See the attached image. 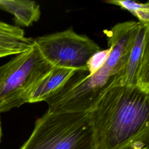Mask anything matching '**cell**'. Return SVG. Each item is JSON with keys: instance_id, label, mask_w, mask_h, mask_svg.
Instances as JSON below:
<instances>
[{"instance_id": "277c9868", "label": "cell", "mask_w": 149, "mask_h": 149, "mask_svg": "<svg viewBox=\"0 0 149 149\" xmlns=\"http://www.w3.org/2000/svg\"><path fill=\"white\" fill-rule=\"evenodd\" d=\"M118 77L106 62L93 74L87 70L74 73L45 101L47 111L53 113L91 112L109 88L117 86Z\"/></svg>"}, {"instance_id": "3957f363", "label": "cell", "mask_w": 149, "mask_h": 149, "mask_svg": "<svg viewBox=\"0 0 149 149\" xmlns=\"http://www.w3.org/2000/svg\"><path fill=\"white\" fill-rule=\"evenodd\" d=\"M36 44L0 66V114L29 103L38 83L52 68Z\"/></svg>"}, {"instance_id": "30bf717a", "label": "cell", "mask_w": 149, "mask_h": 149, "mask_svg": "<svg viewBox=\"0 0 149 149\" xmlns=\"http://www.w3.org/2000/svg\"><path fill=\"white\" fill-rule=\"evenodd\" d=\"M0 9L12 14L15 24L25 27L37 22L41 15L40 6L30 0H0Z\"/></svg>"}, {"instance_id": "52a82bcc", "label": "cell", "mask_w": 149, "mask_h": 149, "mask_svg": "<svg viewBox=\"0 0 149 149\" xmlns=\"http://www.w3.org/2000/svg\"><path fill=\"white\" fill-rule=\"evenodd\" d=\"M140 22L126 21L119 23L105 30L110 52L107 65L118 77V85L137 34Z\"/></svg>"}, {"instance_id": "8fae6325", "label": "cell", "mask_w": 149, "mask_h": 149, "mask_svg": "<svg viewBox=\"0 0 149 149\" xmlns=\"http://www.w3.org/2000/svg\"><path fill=\"white\" fill-rule=\"evenodd\" d=\"M105 2L126 10L139 19V22L149 24V2L140 3L131 0H108Z\"/></svg>"}, {"instance_id": "ba28073f", "label": "cell", "mask_w": 149, "mask_h": 149, "mask_svg": "<svg viewBox=\"0 0 149 149\" xmlns=\"http://www.w3.org/2000/svg\"><path fill=\"white\" fill-rule=\"evenodd\" d=\"M34 44V39L26 37L22 29L0 20V58L25 51Z\"/></svg>"}, {"instance_id": "7a4b0ae2", "label": "cell", "mask_w": 149, "mask_h": 149, "mask_svg": "<svg viewBox=\"0 0 149 149\" xmlns=\"http://www.w3.org/2000/svg\"><path fill=\"white\" fill-rule=\"evenodd\" d=\"M19 149H98L91 112L47 111Z\"/></svg>"}, {"instance_id": "9c48e42d", "label": "cell", "mask_w": 149, "mask_h": 149, "mask_svg": "<svg viewBox=\"0 0 149 149\" xmlns=\"http://www.w3.org/2000/svg\"><path fill=\"white\" fill-rule=\"evenodd\" d=\"M75 72L64 68H53L36 86L29 100V103L45 101L51 96Z\"/></svg>"}, {"instance_id": "4fadbf2b", "label": "cell", "mask_w": 149, "mask_h": 149, "mask_svg": "<svg viewBox=\"0 0 149 149\" xmlns=\"http://www.w3.org/2000/svg\"><path fill=\"white\" fill-rule=\"evenodd\" d=\"M2 126H1V123L0 121V142H1V139L2 137Z\"/></svg>"}, {"instance_id": "5b68a950", "label": "cell", "mask_w": 149, "mask_h": 149, "mask_svg": "<svg viewBox=\"0 0 149 149\" xmlns=\"http://www.w3.org/2000/svg\"><path fill=\"white\" fill-rule=\"evenodd\" d=\"M34 44L42 57L54 68L87 70L90 58L101 51L100 46L72 27L38 37Z\"/></svg>"}, {"instance_id": "8992f818", "label": "cell", "mask_w": 149, "mask_h": 149, "mask_svg": "<svg viewBox=\"0 0 149 149\" xmlns=\"http://www.w3.org/2000/svg\"><path fill=\"white\" fill-rule=\"evenodd\" d=\"M119 85L137 87L149 94V24L140 23Z\"/></svg>"}, {"instance_id": "6da1fadb", "label": "cell", "mask_w": 149, "mask_h": 149, "mask_svg": "<svg viewBox=\"0 0 149 149\" xmlns=\"http://www.w3.org/2000/svg\"><path fill=\"white\" fill-rule=\"evenodd\" d=\"M98 149L148 145L149 94L134 87L108 89L91 111Z\"/></svg>"}, {"instance_id": "7c38bea8", "label": "cell", "mask_w": 149, "mask_h": 149, "mask_svg": "<svg viewBox=\"0 0 149 149\" xmlns=\"http://www.w3.org/2000/svg\"><path fill=\"white\" fill-rule=\"evenodd\" d=\"M130 149H149V148L148 144L142 143H138L133 145Z\"/></svg>"}]
</instances>
